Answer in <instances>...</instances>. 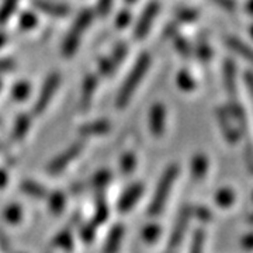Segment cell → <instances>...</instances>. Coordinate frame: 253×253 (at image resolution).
<instances>
[{"instance_id": "1", "label": "cell", "mask_w": 253, "mask_h": 253, "mask_svg": "<svg viewBox=\"0 0 253 253\" xmlns=\"http://www.w3.org/2000/svg\"><path fill=\"white\" fill-rule=\"evenodd\" d=\"M149 65H151V56L148 54L141 55L139 59H138L135 65H134L132 71H131L129 75L126 76V81L123 83L121 89L118 91V107H124V106H126V103L129 101V99H131V96L134 94L135 89L139 86V83L142 82V78L145 76V73L148 72Z\"/></svg>"}, {"instance_id": "2", "label": "cell", "mask_w": 253, "mask_h": 253, "mask_svg": "<svg viewBox=\"0 0 253 253\" xmlns=\"http://www.w3.org/2000/svg\"><path fill=\"white\" fill-rule=\"evenodd\" d=\"M177 174H179V169L177 166H170L166 169V172L163 173L161 180L156 186V190H155L154 197H152V201H151V206L148 208V212L151 217H156L162 212L163 207L166 204V200H168V196L170 194L172 191L173 184H174V180L177 179Z\"/></svg>"}, {"instance_id": "3", "label": "cell", "mask_w": 253, "mask_h": 253, "mask_svg": "<svg viewBox=\"0 0 253 253\" xmlns=\"http://www.w3.org/2000/svg\"><path fill=\"white\" fill-rule=\"evenodd\" d=\"M91 20H93V11L90 10H83L79 17L76 18V21L73 23L71 31L68 33V36L65 38L62 45V52L66 58L72 56L76 51V48L81 42V38L83 33L86 31V28L90 26Z\"/></svg>"}, {"instance_id": "4", "label": "cell", "mask_w": 253, "mask_h": 253, "mask_svg": "<svg viewBox=\"0 0 253 253\" xmlns=\"http://www.w3.org/2000/svg\"><path fill=\"white\" fill-rule=\"evenodd\" d=\"M84 144L83 142H76L71 148H68L66 151H63L59 156H56L52 162L48 165V173L51 174H59L62 173L71 163L83 152Z\"/></svg>"}, {"instance_id": "5", "label": "cell", "mask_w": 253, "mask_h": 253, "mask_svg": "<svg viewBox=\"0 0 253 253\" xmlns=\"http://www.w3.org/2000/svg\"><path fill=\"white\" fill-rule=\"evenodd\" d=\"M59 82H61V79H59V75L58 73L51 75L46 79L44 86H42V89H41V93L38 96L36 106H34V113L36 114H41L46 109V106L49 104V101H51L52 96H54L55 91L58 89V86H59Z\"/></svg>"}, {"instance_id": "6", "label": "cell", "mask_w": 253, "mask_h": 253, "mask_svg": "<svg viewBox=\"0 0 253 253\" xmlns=\"http://www.w3.org/2000/svg\"><path fill=\"white\" fill-rule=\"evenodd\" d=\"M158 13H159V4L156 1L149 3L145 7L144 13H142V16L138 20L136 27L134 30V37H135L136 40H142L148 34V31H149V28L152 26V23H154V20Z\"/></svg>"}, {"instance_id": "7", "label": "cell", "mask_w": 253, "mask_h": 253, "mask_svg": "<svg viewBox=\"0 0 253 253\" xmlns=\"http://www.w3.org/2000/svg\"><path fill=\"white\" fill-rule=\"evenodd\" d=\"M142 191H144V186L141 183H136V184H132L131 187H128L126 193L120 197L118 210L121 212H128L138 203V200L141 199Z\"/></svg>"}, {"instance_id": "8", "label": "cell", "mask_w": 253, "mask_h": 253, "mask_svg": "<svg viewBox=\"0 0 253 253\" xmlns=\"http://www.w3.org/2000/svg\"><path fill=\"white\" fill-rule=\"evenodd\" d=\"M191 215H193L191 208H183V211H181L180 215L177 218V221H176V225L173 228L172 236H170V242H169V246H170V248H176V246L181 242V239H183V236H184V232H186V228H187V224H189V219Z\"/></svg>"}, {"instance_id": "9", "label": "cell", "mask_w": 253, "mask_h": 253, "mask_svg": "<svg viewBox=\"0 0 253 253\" xmlns=\"http://www.w3.org/2000/svg\"><path fill=\"white\" fill-rule=\"evenodd\" d=\"M126 52H128V48H126V44H120V45L114 49V52H113V55H111L110 58L101 61V63H100V73H101L103 76L110 75V73L117 68L120 63L123 62V59L126 58Z\"/></svg>"}, {"instance_id": "10", "label": "cell", "mask_w": 253, "mask_h": 253, "mask_svg": "<svg viewBox=\"0 0 253 253\" xmlns=\"http://www.w3.org/2000/svg\"><path fill=\"white\" fill-rule=\"evenodd\" d=\"M33 3L40 11L45 13L48 16H52V17H65L71 11L68 6H65L62 3L51 1V0H34Z\"/></svg>"}, {"instance_id": "11", "label": "cell", "mask_w": 253, "mask_h": 253, "mask_svg": "<svg viewBox=\"0 0 253 253\" xmlns=\"http://www.w3.org/2000/svg\"><path fill=\"white\" fill-rule=\"evenodd\" d=\"M165 118H166V111L162 104H156L151 110L149 114V126L155 136H161L165 129Z\"/></svg>"}, {"instance_id": "12", "label": "cell", "mask_w": 253, "mask_h": 253, "mask_svg": "<svg viewBox=\"0 0 253 253\" xmlns=\"http://www.w3.org/2000/svg\"><path fill=\"white\" fill-rule=\"evenodd\" d=\"M226 46L232 51L238 54L241 58H244L245 61L253 65V46L248 45L246 42L241 41L239 38H235V37H228L225 40Z\"/></svg>"}, {"instance_id": "13", "label": "cell", "mask_w": 253, "mask_h": 253, "mask_svg": "<svg viewBox=\"0 0 253 253\" xmlns=\"http://www.w3.org/2000/svg\"><path fill=\"white\" fill-rule=\"evenodd\" d=\"M96 84H97V81H96L94 76H87V78H86V81L83 83V90H82L81 96L82 110H86L90 106L93 94H94V90H96Z\"/></svg>"}, {"instance_id": "14", "label": "cell", "mask_w": 253, "mask_h": 253, "mask_svg": "<svg viewBox=\"0 0 253 253\" xmlns=\"http://www.w3.org/2000/svg\"><path fill=\"white\" fill-rule=\"evenodd\" d=\"M123 236H124V228L121 225L114 226L113 231L110 232L107 242H106L104 253H117L121 241H123Z\"/></svg>"}, {"instance_id": "15", "label": "cell", "mask_w": 253, "mask_h": 253, "mask_svg": "<svg viewBox=\"0 0 253 253\" xmlns=\"http://www.w3.org/2000/svg\"><path fill=\"white\" fill-rule=\"evenodd\" d=\"M110 129V124L107 121H94L91 124H86L81 128V132L83 136L90 135H103Z\"/></svg>"}, {"instance_id": "16", "label": "cell", "mask_w": 253, "mask_h": 253, "mask_svg": "<svg viewBox=\"0 0 253 253\" xmlns=\"http://www.w3.org/2000/svg\"><path fill=\"white\" fill-rule=\"evenodd\" d=\"M21 190L30 196V197H34V199H45L48 196L46 189L44 186H41L40 183L31 180H26L21 183Z\"/></svg>"}, {"instance_id": "17", "label": "cell", "mask_w": 253, "mask_h": 253, "mask_svg": "<svg viewBox=\"0 0 253 253\" xmlns=\"http://www.w3.org/2000/svg\"><path fill=\"white\" fill-rule=\"evenodd\" d=\"M109 218V207L106 204V200L97 199V204H96V212H94V218H93V224L91 225L99 226L100 224H103L106 219Z\"/></svg>"}, {"instance_id": "18", "label": "cell", "mask_w": 253, "mask_h": 253, "mask_svg": "<svg viewBox=\"0 0 253 253\" xmlns=\"http://www.w3.org/2000/svg\"><path fill=\"white\" fill-rule=\"evenodd\" d=\"M28 126H30V117L28 116H20L16 121V126L13 128V139L14 141H20L23 139L26 132L28 131Z\"/></svg>"}, {"instance_id": "19", "label": "cell", "mask_w": 253, "mask_h": 253, "mask_svg": "<svg viewBox=\"0 0 253 253\" xmlns=\"http://www.w3.org/2000/svg\"><path fill=\"white\" fill-rule=\"evenodd\" d=\"M17 4L18 0H4L3 1V4L0 6V24H4L11 17V14L16 11Z\"/></svg>"}, {"instance_id": "20", "label": "cell", "mask_w": 253, "mask_h": 253, "mask_svg": "<svg viewBox=\"0 0 253 253\" xmlns=\"http://www.w3.org/2000/svg\"><path fill=\"white\" fill-rule=\"evenodd\" d=\"M65 207V196L59 191H55L49 196V210L54 212L55 215H59Z\"/></svg>"}, {"instance_id": "21", "label": "cell", "mask_w": 253, "mask_h": 253, "mask_svg": "<svg viewBox=\"0 0 253 253\" xmlns=\"http://www.w3.org/2000/svg\"><path fill=\"white\" fill-rule=\"evenodd\" d=\"M207 172V159L206 156H197L194 161H193V177L196 180H199L201 177H204V174Z\"/></svg>"}, {"instance_id": "22", "label": "cell", "mask_w": 253, "mask_h": 253, "mask_svg": "<svg viewBox=\"0 0 253 253\" xmlns=\"http://www.w3.org/2000/svg\"><path fill=\"white\" fill-rule=\"evenodd\" d=\"M204 241H206V234L204 231H196L191 242V251L190 253H204Z\"/></svg>"}, {"instance_id": "23", "label": "cell", "mask_w": 253, "mask_h": 253, "mask_svg": "<svg viewBox=\"0 0 253 253\" xmlns=\"http://www.w3.org/2000/svg\"><path fill=\"white\" fill-rule=\"evenodd\" d=\"M54 244L59 249H69L72 246V235H71V232L63 231L62 234H59V235L56 236Z\"/></svg>"}, {"instance_id": "24", "label": "cell", "mask_w": 253, "mask_h": 253, "mask_svg": "<svg viewBox=\"0 0 253 253\" xmlns=\"http://www.w3.org/2000/svg\"><path fill=\"white\" fill-rule=\"evenodd\" d=\"M110 177H111V174H110V172H107V170H103V172L97 173L94 177H93V186L94 187H97V189H103L107 183L110 181Z\"/></svg>"}, {"instance_id": "25", "label": "cell", "mask_w": 253, "mask_h": 253, "mask_svg": "<svg viewBox=\"0 0 253 253\" xmlns=\"http://www.w3.org/2000/svg\"><path fill=\"white\" fill-rule=\"evenodd\" d=\"M135 165H136V159L134 158V155L128 154L124 156V159H123V162H121V170L123 173H131L134 169H135Z\"/></svg>"}, {"instance_id": "26", "label": "cell", "mask_w": 253, "mask_h": 253, "mask_svg": "<svg viewBox=\"0 0 253 253\" xmlns=\"http://www.w3.org/2000/svg\"><path fill=\"white\" fill-rule=\"evenodd\" d=\"M28 90H30V86H28L27 83H18L17 86L14 87V90H13V97L16 100H23L27 97Z\"/></svg>"}, {"instance_id": "27", "label": "cell", "mask_w": 253, "mask_h": 253, "mask_svg": "<svg viewBox=\"0 0 253 253\" xmlns=\"http://www.w3.org/2000/svg\"><path fill=\"white\" fill-rule=\"evenodd\" d=\"M159 234H161L159 228L155 225L146 226L144 229V232H142V235H144V238L148 242H154V241H156V239L159 238Z\"/></svg>"}, {"instance_id": "28", "label": "cell", "mask_w": 253, "mask_h": 253, "mask_svg": "<svg viewBox=\"0 0 253 253\" xmlns=\"http://www.w3.org/2000/svg\"><path fill=\"white\" fill-rule=\"evenodd\" d=\"M37 23V18L34 14H31V13H24L23 16H21V20H20V26L21 28H33L36 26Z\"/></svg>"}, {"instance_id": "29", "label": "cell", "mask_w": 253, "mask_h": 253, "mask_svg": "<svg viewBox=\"0 0 253 253\" xmlns=\"http://www.w3.org/2000/svg\"><path fill=\"white\" fill-rule=\"evenodd\" d=\"M232 199H234V194H232V191H229V190H221L217 196L218 203H219L221 206H228V204H231V203H232Z\"/></svg>"}, {"instance_id": "30", "label": "cell", "mask_w": 253, "mask_h": 253, "mask_svg": "<svg viewBox=\"0 0 253 253\" xmlns=\"http://www.w3.org/2000/svg\"><path fill=\"white\" fill-rule=\"evenodd\" d=\"M179 86H180L181 89H184V90H190V89H193V86H194V83H193V79L190 78L189 75L186 72H181L179 75Z\"/></svg>"}, {"instance_id": "31", "label": "cell", "mask_w": 253, "mask_h": 253, "mask_svg": "<svg viewBox=\"0 0 253 253\" xmlns=\"http://www.w3.org/2000/svg\"><path fill=\"white\" fill-rule=\"evenodd\" d=\"M6 218L11 221V222H16L18 221L20 218H21V211H20V208L17 206H11V207L6 211Z\"/></svg>"}, {"instance_id": "32", "label": "cell", "mask_w": 253, "mask_h": 253, "mask_svg": "<svg viewBox=\"0 0 253 253\" xmlns=\"http://www.w3.org/2000/svg\"><path fill=\"white\" fill-rule=\"evenodd\" d=\"M94 229H96V226L94 225L84 226V228L82 229V238H83L86 242H90L91 239L94 238Z\"/></svg>"}, {"instance_id": "33", "label": "cell", "mask_w": 253, "mask_h": 253, "mask_svg": "<svg viewBox=\"0 0 253 253\" xmlns=\"http://www.w3.org/2000/svg\"><path fill=\"white\" fill-rule=\"evenodd\" d=\"M129 18H131V16H129V11H126V10L121 11V13H120V16L117 17L118 27L120 28L126 27V26H128V23H129Z\"/></svg>"}, {"instance_id": "34", "label": "cell", "mask_w": 253, "mask_h": 253, "mask_svg": "<svg viewBox=\"0 0 253 253\" xmlns=\"http://www.w3.org/2000/svg\"><path fill=\"white\" fill-rule=\"evenodd\" d=\"M111 4H113V0H100L99 1V13L101 16H106L109 14L110 9H111Z\"/></svg>"}, {"instance_id": "35", "label": "cell", "mask_w": 253, "mask_h": 253, "mask_svg": "<svg viewBox=\"0 0 253 253\" xmlns=\"http://www.w3.org/2000/svg\"><path fill=\"white\" fill-rule=\"evenodd\" d=\"M176 46H177V49L180 51L181 54L189 55L190 46L187 45V42H186L183 38H176Z\"/></svg>"}, {"instance_id": "36", "label": "cell", "mask_w": 253, "mask_h": 253, "mask_svg": "<svg viewBox=\"0 0 253 253\" xmlns=\"http://www.w3.org/2000/svg\"><path fill=\"white\" fill-rule=\"evenodd\" d=\"M215 3L219 4L221 7H224L226 10H234L235 9V1L234 0H215Z\"/></svg>"}, {"instance_id": "37", "label": "cell", "mask_w": 253, "mask_h": 253, "mask_svg": "<svg viewBox=\"0 0 253 253\" xmlns=\"http://www.w3.org/2000/svg\"><path fill=\"white\" fill-rule=\"evenodd\" d=\"M13 62L11 61H0V72H6V71H10L13 69Z\"/></svg>"}, {"instance_id": "38", "label": "cell", "mask_w": 253, "mask_h": 253, "mask_svg": "<svg viewBox=\"0 0 253 253\" xmlns=\"http://www.w3.org/2000/svg\"><path fill=\"white\" fill-rule=\"evenodd\" d=\"M7 181V174L4 170H0V187H3Z\"/></svg>"}, {"instance_id": "39", "label": "cell", "mask_w": 253, "mask_h": 253, "mask_svg": "<svg viewBox=\"0 0 253 253\" xmlns=\"http://www.w3.org/2000/svg\"><path fill=\"white\" fill-rule=\"evenodd\" d=\"M6 42V36L4 34H0V46L3 45Z\"/></svg>"}, {"instance_id": "40", "label": "cell", "mask_w": 253, "mask_h": 253, "mask_svg": "<svg viewBox=\"0 0 253 253\" xmlns=\"http://www.w3.org/2000/svg\"><path fill=\"white\" fill-rule=\"evenodd\" d=\"M248 10H249V11H252V13H253V0H252V3H251V4L248 6Z\"/></svg>"}, {"instance_id": "41", "label": "cell", "mask_w": 253, "mask_h": 253, "mask_svg": "<svg viewBox=\"0 0 253 253\" xmlns=\"http://www.w3.org/2000/svg\"><path fill=\"white\" fill-rule=\"evenodd\" d=\"M128 3H134V1H136V0H126Z\"/></svg>"}, {"instance_id": "42", "label": "cell", "mask_w": 253, "mask_h": 253, "mask_svg": "<svg viewBox=\"0 0 253 253\" xmlns=\"http://www.w3.org/2000/svg\"><path fill=\"white\" fill-rule=\"evenodd\" d=\"M0 87H1V82H0Z\"/></svg>"}, {"instance_id": "43", "label": "cell", "mask_w": 253, "mask_h": 253, "mask_svg": "<svg viewBox=\"0 0 253 253\" xmlns=\"http://www.w3.org/2000/svg\"><path fill=\"white\" fill-rule=\"evenodd\" d=\"M251 219H252V221H253V217H252V218H251Z\"/></svg>"}]
</instances>
